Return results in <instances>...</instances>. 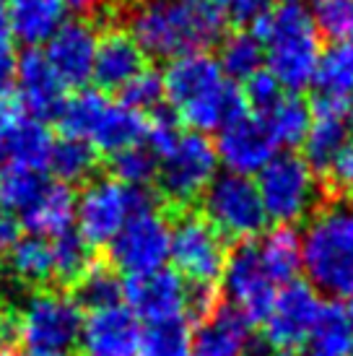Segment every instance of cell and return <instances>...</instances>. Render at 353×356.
I'll return each instance as SVG.
<instances>
[{
  "instance_id": "obj_4",
  "label": "cell",
  "mask_w": 353,
  "mask_h": 356,
  "mask_svg": "<svg viewBox=\"0 0 353 356\" xmlns=\"http://www.w3.org/2000/svg\"><path fill=\"white\" fill-rule=\"evenodd\" d=\"M255 34L263 44L268 73L281 83V89L299 91L312 83L322 50L309 10L302 6H281L257 24Z\"/></svg>"
},
{
  "instance_id": "obj_43",
  "label": "cell",
  "mask_w": 353,
  "mask_h": 356,
  "mask_svg": "<svg viewBox=\"0 0 353 356\" xmlns=\"http://www.w3.org/2000/svg\"><path fill=\"white\" fill-rule=\"evenodd\" d=\"M330 182L338 193L343 195H351L353 198V140H348L343 146V151L333 159L330 164Z\"/></svg>"
},
{
  "instance_id": "obj_24",
  "label": "cell",
  "mask_w": 353,
  "mask_h": 356,
  "mask_svg": "<svg viewBox=\"0 0 353 356\" xmlns=\"http://www.w3.org/2000/svg\"><path fill=\"white\" fill-rule=\"evenodd\" d=\"M76 221V198L68 185H47L34 206L24 213V224L34 237H60Z\"/></svg>"
},
{
  "instance_id": "obj_22",
  "label": "cell",
  "mask_w": 353,
  "mask_h": 356,
  "mask_svg": "<svg viewBox=\"0 0 353 356\" xmlns=\"http://www.w3.org/2000/svg\"><path fill=\"white\" fill-rule=\"evenodd\" d=\"M252 341L249 323L231 307H216L200 320L195 333V356H245Z\"/></svg>"
},
{
  "instance_id": "obj_31",
  "label": "cell",
  "mask_w": 353,
  "mask_h": 356,
  "mask_svg": "<svg viewBox=\"0 0 353 356\" xmlns=\"http://www.w3.org/2000/svg\"><path fill=\"white\" fill-rule=\"evenodd\" d=\"M10 276L26 286H44L52 278V252L44 237H21L8 250Z\"/></svg>"
},
{
  "instance_id": "obj_42",
  "label": "cell",
  "mask_w": 353,
  "mask_h": 356,
  "mask_svg": "<svg viewBox=\"0 0 353 356\" xmlns=\"http://www.w3.org/2000/svg\"><path fill=\"white\" fill-rule=\"evenodd\" d=\"M226 21H231L236 26H249L270 13V0H216Z\"/></svg>"
},
{
  "instance_id": "obj_9",
  "label": "cell",
  "mask_w": 353,
  "mask_h": 356,
  "mask_svg": "<svg viewBox=\"0 0 353 356\" xmlns=\"http://www.w3.org/2000/svg\"><path fill=\"white\" fill-rule=\"evenodd\" d=\"M200 200L206 221L221 237L249 239L260 234L268 224L255 182L242 175H216Z\"/></svg>"
},
{
  "instance_id": "obj_37",
  "label": "cell",
  "mask_w": 353,
  "mask_h": 356,
  "mask_svg": "<svg viewBox=\"0 0 353 356\" xmlns=\"http://www.w3.org/2000/svg\"><path fill=\"white\" fill-rule=\"evenodd\" d=\"M309 19L317 34L335 44L353 42V0H312Z\"/></svg>"
},
{
  "instance_id": "obj_13",
  "label": "cell",
  "mask_w": 353,
  "mask_h": 356,
  "mask_svg": "<svg viewBox=\"0 0 353 356\" xmlns=\"http://www.w3.org/2000/svg\"><path fill=\"white\" fill-rule=\"evenodd\" d=\"M322 299L309 284L291 281L275 294V302L265 317V343L278 348L281 354H294L299 346H304L317 317L322 312Z\"/></svg>"
},
{
  "instance_id": "obj_49",
  "label": "cell",
  "mask_w": 353,
  "mask_h": 356,
  "mask_svg": "<svg viewBox=\"0 0 353 356\" xmlns=\"http://www.w3.org/2000/svg\"><path fill=\"white\" fill-rule=\"evenodd\" d=\"M63 3V8H70L76 10V13H97L99 8H104L107 6V0H60Z\"/></svg>"
},
{
  "instance_id": "obj_28",
  "label": "cell",
  "mask_w": 353,
  "mask_h": 356,
  "mask_svg": "<svg viewBox=\"0 0 353 356\" xmlns=\"http://www.w3.org/2000/svg\"><path fill=\"white\" fill-rule=\"evenodd\" d=\"M278 149L302 146L312 122V107L299 97H281L265 115H260Z\"/></svg>"
},
{
  "instance_id": "obj_3",
  "label": "cell",
  "mask_w": 353,
  "mask_h": 356,
  "mask_svg": "<svg viewBox=\"0 0 353 356\" xmlns=\"http://www.w3.org/2000/svg\"><path fill=\"white\" fill-rule=\"evenodd\" d=\"M302 270L309 286L335 299L353 297V208L327 206L302 234Z\"/></svg>"
},
{
  "instance_id": "obj_52",
  "label": "cell",
  "mask_w": 353,
  "mask_h": 356,
  "mask_svg": "<svg viewBox=\"0 0 353 356\" xmlns=\"http://www.w3.org/2000/svg\"><path fill=\"white\" fill-rule=\"evenodd\" d=\"M0 356H24V354H21V351H13V348H10V351H0Z\"/></svg>"
},
{
  "instance_id": "obj_51",
  "label": "cell",
  "mask_w": 353,
  "mask_h": 356,
  "mask_svg": "<svg viewBox=\"0 0 353 356\" xmlns=\"http://www.w3.org/2000/svg\"><path fill=\"white\" fill-rule=\"evenodd\" d=\"M345 315H348V320H351V325H353V297L348 299V307H345Z\"/></svg>"
},
{
  "instance_id": "obj_2",
  "label": "cell",
  "mask_w": 353,
  "mask_h": 356,
  "mask_svg": "<svg viewBox=\"0 0 353 356\" xmlns=\"http://www.w3.org/2000/svg\"><path fill=\"white\" fill-rule=\"evenodd\" d=\"M164 97L174 115L187 122L192 133L221 130L247 112L245 97L218 68L208 52L174 58L164 70Z\"/></svg>"
},
{
  "instance_id": "obj_56",
  "label": "cell",
  "mask_w": 353,
  "mask_h": 356,
  "mask_svg": "<svg viewBox=\"0 0 353 356\" xmlns=\"http://www.w3.org/2000/svg\"><path fill=\"white\" fill-rule=\"evenodd\" d=\"M348 118H351V122H353V97H351V109H348Z\"/></svg>"
},
{
  "instance_id": "obj_10",
  "label": "cell",
  "mask_w": 353,
  "mask_h": 356,
  "mask_svg": "<svg viewBox=\"0 0 353 356\" xmlns=\"http://www.w3.org/2000/svg\"><path fill=\"white\" fill-rule=\"evenodd\" d=\"M21 338L26 341L31 354L63 351L79 343V333L83 325V312L76 299L58 291H37L19 309Z\"/></svg>"
},
{
  "instance_id": "obj_25",
  "label": "cell",
  "mask_w": 353,
  "mask_h": 356,
  "mask_svg": "<svg viewBox=\"0 0 353 356\" xmlns=\"http://www.w3.org/2000/svg\"><path fill=\"white\" fill-rule=\"evenodd\" d=\"M257 255L275 286L291 284L302 270V239L294 227H278L263 237L257 245Z\"/></svg>"
},
{
  "instance_id": "obj_29",
  "label": "cell",
  "mask_w": 353,
  "mask_h": 356,
  "mask_svg": "<svg viewBox=\"0 0 353 356\" xmlns=\"http://www.w3.org/2000/svg\"><path fill=\"white\" fill-rule=\"evenodd\" d=\"M47 167L60 179V185L70 188V185H79V182H88V177L97 169V151L86 140L65 136L60 140H52Z\"/></svg>"
},
{
  "instance_id": "obj_20",
  "label": "cell",
  "mask_w": 353,
  "mask_h": 356,
  "mask_svg": "<svg viewBox=\"0 0 353 356\" xmlns=\"http://www.w3.org/2000/svg\"><path fill=\"white\" fill-rule=\"evenodd\" d=\"M348 133H351V122L345 118V107L338 102L317 99L312 107V122L306 130L304 138V161L312 169H322L327 172L333 159L343 151L348 143Z\"/></svg>"
},
{
  "instance_id": "obj_33",
  "label": "cell",
  "mask_w": 353,
  "mask_h": 356,
  "mask_svg": "<svg viewBox=\"0 0 353 356\" xmlns=\"http://www.w3.org/2000/svg\"><path fill=\"white\" fill-rule=\"evenodd\" d=\"M265 60L263 44L257 40L255 31H234L221 42V55H218V68L224 76L234 81L252 79Z\"/></svg>"
},
{
  "instance_id": "obj_41",
  "label": "cell",
  "mask_w": 353,
  "mask_h": 356,
  "mask_svg": "<svg viewBox=\"0 0 353 356\" xmlns=\"http://www.w3.org/2000/svg\"><path fill=\"white\" fill-rule=\"evenodd\" d=\"M242 97H245V104H249L257 112V118H260L284 97V89H281V83L268 70H257L252 79H247Z\"/></svg>"
},
{
  "instance_id": "obj_14",
  "label": "cell",
  "mask_w": 353,
  "mask_h": 356,
  "mask_svg": "<svg viewBox=\"0 0 353 356\" xmlns=\"http://www.w3.org/2000/svg\"><path fill=\"white\" fill-rule=\"evenodd\" d=\"M169 257L192 284H213L226 266L224 237L200 216H182L172 227Z\"/></svg>"
},
{
  "instance_id": "obj_6",
  "label": "cell",
  "mask_w": 353,
  "mask_h": 356,
  "mask_svg": "<svg viewBox=\"0 0 353 356\" xmlns=\"http://www.w3.org/2000/svg\"><path fill=\"white\" fill-rule=\"evenodd\" d=\"M156 211L146 188H128L117 179H94L76 200L79 234L88 245H109L133 216Z\"/></svg>"
},
{
  "instance_id": "obj_12",
  "label": "cell",
  "mask_w": 353,
  "mask_h": 356,
  "mask_svg": "<svg viewBox=\"0 0 353 356\" xmlns=\"http://www.w3.org/2000/svg\"><path fill=\"white\" fill-rule=\"evenodd\" d=\"M221 278H224V291L231 302V309H236L249 325L265 323L278 291H275L273 278L268 276V270L260 263L255 242H245L234 252H229Z\"/></svg>"
},
{
  "instance_id": "obj_26",
  "label": "cell",
  "mask_w": 353,
  "mask_h": 356,
  "mask_svg": "<svg viewBox=\"0 0 353 356\" xmlns=\"http://www.w3.org/2000/svg\"><path fill=\"white\" fill-rule=\"evenodd\" d=\"M0 146L6 159H10V164L40 172L42 167H47L52 136L42 120H19Z\"/></svg>"
},
{
  "instance_id": "obj_35",
  "label": "cell",
  "mask_w": 353,
  "mask_h": 356,
  "mask_svg": "<svg viewBox=\"0 0 353 356\" xmlns=\"http://www.w3.org/2000/svg\"><path fill=\"white\" fill-rule=\"evenodd\" d=\"M192 336L185 317L154 323L140 336V354L138 356H190Z\"/></svg>"
},
{
  "instance_id": "obj_34",
  "label": "cell",
  "mask_w": 353,
  "mask_h": 356,
  "mask_svg": "<svg viewBox=\"0 0 353 356\" xmlns=\"http://www.w3.org/2000/svg\"><path fill=\"white\" fill-rule=\"evenodd\" d=\"M49 252H52V278H58L60 284H79L81 276L94 266L91 245L73 232H65L52 239Z\"/></svg>"
},
{
  "instance_id": "obj_30",
  "label": "cell",
  "mask_w": 353,
  "mask_h": 356,
  "mask_svg": "<svg viewBox=\"0 0 353 356\" xmlns=\"http://www.w3.org/2000/svg\"><path fill=\"white\" fill-rule=\"evenodd\" d=\"M312 356H351L353 354V325L345 307L325 305L309 336Z\"/></svg>"
},
{
  "instance_id": "obj_58",
  "label": "cell",
  "mask_w": 353,
  "mask_h": 356,
  "mask_svg": "<svg viewBox=\"0 0 353 356\" xmlns=\"http://www.w3.org/2000/svg\"><path fill=\"white\" fill-rule=\"evenodd\" d=\"M351 356H353V354H351Z\"/></svg>"
},
{
  "instance_id": "obj_39",
  "label": "cell",
  "mask_w": 353,
  "mask_h": 356,
  "mask_svg": "<svg viewBox=\"0 0 353 356\" xmlns=\"http://www.w3.org/2000/svg\"><path fill=\"white\" fill-rule=\"evenodd\" d=\"M120 94H122V104L128 109H133V112H138V115L156 112L161 107V102H164V81H161V73L143 68L120 89Z\"/></svg>"
},
{
  "instance_id": "obj_32",
  "label": "cell",
  "mask_w": 353,
  "mask_h": 356,
  "mask_svg": "<svg viewBox=\"0 0 353 356\" xmlns=\"http://www.w3.org/2000/svg\"><path fill=\"white\" fill-rule=\"evenodd\" d=\"M44 188H47V182L37 169L16 167V164L3 167L0 172V211L8 216L13 213L24 216Z\"/></svg>"
},
{
  "instance_id": "obj_17",
  "label": "cell",
  "mask_w": 353,
  "mask_h": 356,
  "mask_svg": "<svg viewBox=\"0 0 353 356\" xmlns=\"http://www.w3.org/2000/svg\"><path fill=\"white\" fill-rule=\"evenodd\" d=\"M122 291H125L130 312L138 320H146L148 325L185 317L187 286L182 276L169 270V268H158V270H151L143 276H133L122 286Z\"/></svg>"
},
{
  "instance_id": "obj_36",
  "label": "cell",
  "mask_w": 353,
  "mask_h": 356,
  "mask_svg": "<svg viewBox=\"0 0 353 356\" xmlns=\"http://www.w3.org/2000/svg\"><path fill=\"white\" fill-rule=\"evenodd\" d=\"M120 297H122V284L109 266H91L76 284V302L79 307H88L91 312L120 305Z\"/></svg>"
},
{
  "instance_id": "obj_8",
  "label": "cell",
  "mask_w": 353,
  "mask_h": 356,
  "mask_svg": "<svg viewBox=\"0 0 353 356\" xmlns=\"http://www.w3.org/2000/svg\"><path fill=\"white\" fill-rule=\"evenodd\" d=\"M216 146L203 133H182L174 146L161 154L156 169L158 190L169 203L187 206L206 193L216 179Z\"/></svg>"
},
{
  "instance_id": "obj_48",
  "label": "cell",
  "mask_w": 353,
  "mask_h": 356,
  "mask_svg": "<svg viewBox=\"0 0 353 356\" xmlns=\"http://www.w3.org/2000/svg\"><path fill=\"white\" fill-rule=\"evenodd\" d=\"M16 239H19V224H16V218L0 211V252L13 248Z\"/></svg>"
},
{
  "instance_id": "obj_53",
  "label": "cell",
  "mask_w": 353,
  "mask_h": 356,
  "mask_svg": "<svg viewBox=\"0 0 353 356\" xmlns=\"http://www.w3.org/2000/svg\"><path fill=\"white\" fill-rule=\"evenodd\" d=\"M34 356H68V354H63V351H47V354H34Z\"/></svg>"
},
{
  "instance_id": "obj_57",
  "label": "cell",
  "mask_w": 353,
  "mask_h": 356,
  "mask_svg": "<svg viewBox=\"0 0 353 356\" xmlns=\"http://www.w3.org/2000/svg\"><path fill=\"white\" fill-rule=\"evenodd\" d=\"M278 356H299V354H278Z\"/></svg>"
},
{
  "instance_id": "obj_40",
  "label": "cell",
  "mask_w": 353,
  "mask_h": 356,
  "mask_svg": "<svg viewBox=\"0 0 353 356\" xmlns=\"http://www.w3.org/2000/svg\"><path fill=\"white\" fill-rule=\"evenodd\" d=\"M176 115L174 112H169V109L158 107L156 112H151V118L146 120V136L143 138L148 140L146 146L154 154H167L172 146L176 143V138L182 136V130H179V122H176Z\"/></svg>"
},
{
  "instance_id": "obj_55",
  "label": "cell",
  "mask_w": 353,
  "mask_h": 356,
  "mask_svg": "<svg viewBox=\"0 0 353 356\" xmlns=\"http://www.w3.org/2000/svg\"><path fill=\"white\" fill-rule=\"evenodd\" d=\"M284 6H299V0H284Z\"/></svg>"
},
{
  "instance_id": "obj_46",
  "label": "cell",
  "mask_w": 353,
  "mask_h": 356,
  "mask_svg": "<svg viewBox=\"0 0 353 356\" xmlns=\"http://www.w3.org/2000/svg\"><path fill=\"white\" fill-rule=\"evenodd\" d=\"M19 122V102L8 89H0V140L8 136V130Z\"/></svg>"
},
{
  "instance_id": "obj_44",
  "label": "cell",
  "mask_w": 353,
  "mask_h": 356,
  "mask_svg": "<svg viewBox=\"0 0 353 356\" xmlns=\"http://www.w3.org/2000/svg\"><path fill=\"white\" fill-rule=\"evenodd\" d=\"M216 309V289L211 284H195L192 289H187V309L190 315L195 317H208Z\"/></svg>"
},
{
  "instance_id": "obj_21",
  "label": "cell",
  "mask_w": 353,
  "mask_h": 356,
  "mask_svg": "<svg viewBox=\"0 0 353 356\" xmlns=\"http://www.w3.org/2000/svg\"><path fill=\"white\" fill-rule=\"evenodd\" d=\"M146 55L140 52L128 31H109L99 37L97 60H94V76L101 89H122L136 73L146 68Z\"/></svg>"
},
{
  "instance_id": "obj_47",
  "label": "cell",
  "mask_w": 353,
  "mask_h": 356,
  "mask_svg": "<svg viewBox=\"0 0 353 356\" xmlns=\"http://www.w3.org/2000/svg\"><path fill=\"white\" fill-rule=\"evenodd\" d=\"M16 52H13V44L10 40H0V89H6L10 81H13V73H16Z\"/></svg>"
},
{
  "instance_id": "obj_23",
  "label": "cell",
  "mask_w": 353,
  "mask_h": 356,
  "mask_svg": "<svg viewBox=\"0 0 353 356\" xmlns=\"http://www.w3.org/2000/svg\"><path fill=\"white\" fill-rule=\"evenodd\" d=\"M65 24V8L60 0H13L8 10L10 37L26 47L47 44L49 37Z\"/></svg>"
},
{
  "instance_id": "obj_19",
  "label": "cell",
  "mask_w": 353,
  "mask_h": 356,
  "mask_svg": "<svg viewBox=\"0 0 353 356\" xmlns=\"http://www.w3.org/2000/svg\"><path fill=\"white\" fill-rule=\"evenodd\" d=\"M13 79L19 91V107L29 109L34 120L58 118L65 104V86L40 50H26L16 60Z\"/></svg>"
},
{
  "instance_id": "obj_54",
  "label": "cell",
  "mask_w": 353,
  "mask_h": 356,
  "mask_svg": "<svg viewBox=\"0 0 353 356\" xmlns=\"http://www.w3.org/2000/svg\"><path fill=\"white\" fill-rule=\"evenodd\" d=\"M3 161H6V154H3V146H0V172H3Z\"/></svg>"
},
{
  "instance_id": "obj_38",
  "label": "cell",
  "mask_w": 353,
  "mask_h": 356,
  "mask_svg": "<svg viewBox=\"0 0 353 356\" xmlns=\"http://www.w3.org/2000/svg\"><path fill=\"white\" fill-rule=\"evenodd\" d=\"M156 154L143 143H136L112 156V175L128 188H146L148 182L156 177Z\"/></svg>"
},
{
  "instance_id": "obj_5",
  "label": "cell",
  "mask_w": 353,
  "mask_h": 356,
  "mask_svg": "<svg viewBox=\"0 0 353 356\" xmlns=\"http://www.w3.org/2000/svg\"><path fill=\"white\" fill-rule=\"evenodd\" d=\"M60 128L68 138L91 143L94 151L120 154L140 143L146 136V120L122 102H112L101 91H81L73 99H65L60 109Z\"/></svg>"
},
{
  "instance_id": "obj_16",
  "label": "cell",
  "mask_w": 353,
  "mask_h": 356,
  "mask_svg": "<svg viewBox=\"0 0 353 356\" xmlns=\"http://www.w3.org/2000/svg\"><path fill=\"white\" fill-rule=\"evenodd\" d=\"M140 320L130 307L112 305L94 309L79 333L81 356H138L140 354Z\"/></svg>"
},
{
  "instance_id": "obj_1",
  "label": "cell",
  "mask_w": 353,
  "mask_h": 356,
  "mask_svg": "<svg viewBox=\"0 0 353 356\" xmlns=\"http://www.w3.org/2000/svg\"><path fill=\"white\" fill-rule=\"evenodd\" d=\"M216 0H143L130 13V37L143 55L174 60L206 52L224 34Z\"/></svg>"
},
{
  "instance_id": "obj_11",
  "label": "cell",
  "mask_w": 353,
  "mask_h": 356,
  "mask_svg": "<svg viewBox=\"0 0 353 356\" xmlns=\"http://www.w3.org/2000/svg\"><path fill=\"white\" fill-rule=\"evenodd\" d=\"M169 245H172V227L167 218L156 211H146L133 216L120 229V234L109 242L112 266L133 276H143L151 270L167 266Z\"/></svg>"
},
{
  "instance_id": "obj_18",
  "label": "cell",
  "mask_w": 353,
  "mask_h": 356,
  "mask_svg": "<svg viewBox=\"0 0 353 356\" xmlns=\"http://www.w3.org/2000/svg\"><path fill=\"white\" fill-rule=\"evenodd\" d=\"M99 34L88 21H65L47 42L49 68L58 73L63 86H86L94 76Z\"/></svg>"
},
{
  "instance_id": "obj_27",
  "label": "cell",
  "mask_w": 353,
  "mask_h": 356,
  "mask_svg": "<svg viewBox=\"0 0 353 356\" xmlns=\"http://www.w3.org/2000/svg\"><path fill=\"white\" fill-rule=\"evenodd\" d=\"M314 86L320 91V99L327 102H345L353 97V42L333 44L317 63Z\"/></svg>"
},
{
  "instance_id": "obj_50",
  "label": "cell",
  "mask_w": 353,
  "mask_h": 356,
  "mask_svg": "<svg viewBox=\"0 0 353 356\" xmlns=\"http://www.w3.org/2000/svg\"><path fill=\"white\" fill-rule=\"evenodd\" d=\"M0 40H10V26H8V8L0 0Z\"/></svg>"
},
{
  "instance_id": "obj_15",
  "label": "cell",
  "mask_w": 353,
  "mask_h": 356,
  "mask_svg": "<svg viewBox=\"0 0 353 356\" xmlns=\"http://www.w3.org/2000/svg\"><path fill=\"white\" fill-rule=\"evenodd\" d=\"M216 156L231 175L249 177L278 156V146L265 128L263 118L245 112L218 130Z\"/></svg>"
},
{
  "instance_id": "obj_45",
  "label": "cell",
  "mask_w": 353,
  "mask_h": 356,
  "mask_svg": "<svg viewBox=\"0 0 353 356\" xmlns=\"http://www.w3.org/2000/svg\"><path fill=\"white\" fill-rule=\"evenodd\" d=\"M19 338H21L19 309H13L8 305H0V351H10Z\"/></svg>"
},
{
  "instance_id": "obj_7",
  "label": "cell",
  "mask_w": 353,
  "mask_h": 356,
  "mask_svg": "<svg viewBox=\"0 0 353 356\" xmlns=\"http://www.w3.org/2000/svg\"><path fill=\"white\" fill-rule=\"evenodd\" d=\"M257 175L255 188L268 221H275L278 227H294L317 208L320 185L314 179V169L302 156L278 154Z\"/></svg>"
}]
</instances>
